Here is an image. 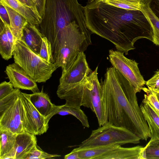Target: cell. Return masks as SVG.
<instances>
[{
    "instance_id": "obj_4",
    "label": "cell",
    "mask_w": 159,
    "mask_h": 159,
    "mask_svg": "<svg viewBox=\"0 0 159 159\" xmlns=\"http://www.w3.org/2000/svg\"><path fill=\"white\" fill-rule=\"evenodd\" d=\"M97 66L95 70L79 84L65 87L58 86V97L65 99L66 106L91 109L95 114L99 127L107 123L102 88L98 76Z\"/></svg>"
},
{
    "instance_id": "obj_42",
    "label": "cell",
    "mask_w": 159,
    "mask_h": 159,
    "mask_svg": "<svg viewBox=\"0 0 159 159\" xmlns=\"http://www.w3.org/2000/svg\"><path fill=\"white\" fill-rule=\"evenodd\" d=\"M88 2H91L92 1V0H88Z\"/></svg>"
},
{
    "instance_id": "obj_23",
    "label": "cell",
    "mask_w": 159,
    "mask_h": 159,
    "mask_svg": "<svg viewBox=\"0 0 159 159\" xmlns=\"http://www.w3.org/2000/svg\"><path fill=\"white\" fill-rule=\"evenodd\" d=\"M13 48L7 36L6 27L0 31V53L4 59L8 60L13 56Z\"/></svg>"
},
{
    "instance_id": "obj_9",
    "label": "cell",
    "mask_w": 159,
    "mask_h": 159,
    "mask_svg": "<svg viewBox=\"0 0 159 159\" xmlns=\"http://www.w3.org/2000/svg\"><path fill=\"white\" fill-rule=\"evenodd\" d=\"M109 53V61L113 67L130 82L136 93L140 92L146 82L140 72L138 64L126 57L122 52L110 49Z\"/></svg>"
},
{
    "instance_id": "obj_12",
    "label": "cell",
    "mask_w": 159,
    "mask_h": 159,
    "mask_svg": "<svg viewBox=\"0 0 159 159\" xmlns=\"http://www.w3.org/2000/svg\"><path fill=\"white\" fill-rule=\"evenodd\" d=\"M93 71L89 68L84 52H80L67 71L62 73L58 86L65 87L79 84Z\"/></svg>"
},
{
    "instance_id": "obj_6",
    "label": "cell",
    "mask_w": 159,
    "mask_h": 159,
    "mask_svg": "<svg viewBox=\"0 0 159 159\" xmlns=\"http://www.w3.org/2000/svg\"><path fill=\"white\" fill-rule=\"evenodd\" d=\"M85 37L80 29L62 31L54 50V64L66 72L76 60L78 54L82 52Z\"/></svg>"
},
{
    "instance_id": "obj_35",
    "label": "cell",
    "mask_w": 159,
    "mask_h": 159,
    "mask_svg": "<svg viewBox=\"0 0 159 159\" xmlns=\"http://www.w3.org/2000/svg\"><path fill=\"white\" fill-rule=\"evenodd\" d=\"M24 5L32 8L35 11H37L36 7L32 0H17ZM39 14V13H38Z\"/></svg>"
},
{
    "instance_id": "obj_34",
    "label": "cell",
    "mask_w": 159,
    "mask_h": 159,
    "mask_svg": "<svg viewBox=\"0 0 159 159\" xmlns=\"http://www.w3.org/2000/svg\"><path fill=\"white\" fill-rule=\"evenodd\" d=\"M5 26L6 30L7 36L13 48V47L15 43V42L14 40L13 34L11 31L10 27L8 25H5Z\"/></svg>"
},
{
    "instance_id": "obj_19",
    "label": "cell",
    "mask_w": 159,
    "mask_h": 159,
    "mask_svg": "<svg viewBox=\"0 0 159 159\" xmlns=\"http://www.w3.org/2000/svg\"><path fill=\"white\" fill-rule=\"evenodd\" d=\"M2 3L5 5L9 14L10 22V28L16 42L21 39L24 29L29 22L18 12L7 5Z\"/></svg>"
},
{
    "instance_id": "obj_5",
    "label": "cell",
    "mask_w": 159,
    "mask_h": 159,
    "mask_svg": "<svg viewBox=\"0 0 159 159\" xmlns=\"http://www.w3.org/2000/svg\"><path fill=\"white\" fill-rule=\"evenodd\" d=\"M13 56L14 62L21 67L36 82L45 83L58 68L31 50L21 40L15 42Z\"/></svg>"
},
{
    "instance_id": "obj_36",
    "label": "cell",
    "mask_w": 159,
    "mask_h": 159,
    "mask_svg": "<svg viewBox=\"0 0 159 159\" xmlns=\"http://www.w3.org/2000/svg\"><path fill=\"white\" fill-rule=\"evenodd\" d=\"M65 159H80L77 152L74 149L70 153L65 156Z\"/></svg>"
},
{
    "instance_id": "obj_3",
    "label": "cell",
    "mask_w": 159,
    "mask_h": 159,
    "mask_svg": "<svg viewBox=\"0 0 159 159\" xmlns=\"http://www.w3.org/2000/svg\"><path fill=\"white\" fill-rule=\"evenodd\" d=\"M83 6L78 0H46L44 14L39 25L44 37L51 43L53 52L63 31L80 28L85 34L86 44H92L91 33L86 26Z\"/></svg>"
},
{
    "instance_id": "obj_16",
    "label": "cell",
    "mask_w": 159,
    "mask_h": 159,
    "mask_svg": "<svg viewBox=\"0 0 159 159\" xmlns=\"http://www.w3.org/2000/svg\"><path fill=\"white\" fill-rule=\"evenodd\" d=\"M140 107L151 133L150 141L159 140V115L145 97Z\"/></svg>"
},
{
    "instance_id": "obj_31",
    "label": "cell",
    "mask_w": 159,
    "mask_h": 159,
    "mask_svg": "<svg viewBox=\"0 0 159 159\" xmlns=\"http://www.w3.org/2000/svg\"><path fill=\"white\" fill-rule=\"evenodd\" d=\"M159 19V0H143Z\"/></svg>"
},
{
    "instance_id": "obj_29",
    "label": "cell",
    "mask_w": 159,
    "mask_h": 159,
    "mask_svg": "<svg viewBox=\"0 0 159 159\" xmlns=\"http://www.w3.org/2000/svg\"><path fill=\"white\" fill-rule=\"evenodd\" d=\"M12 84L9 81H4L0 84V99L11 93L14 90Z\"/></svg>"
},
{
    "instance_id": "obj_7",
    "label": "cell",
    "mask_w": 159,
    "mask_h": 159,
    "mask_svg": "<svg viewBox=\"0 0 159 159\" xmlns=\"http://www.w3.org/2000/svg\"><path fill=\"white\" fill-rule=\"evenodd\" d=\"M140 140L138 136L126 128L107 123L92 130L89 136L78 146L87 148L109 144L121 145L138 143Z\"/></svg>"
},
{
    "instance_id": "obj_21",
    "label": "cell",
    "mask_w": 159,
    "mask_h": 159,
    "mask_svg": "<svg viewBox=\"0 0 159 159\" xmlns=\"http://www.w3.org/2000/svg\"><path fill=\"white\" fill-rule=\"evenodd\" d=\"M141 11L150 23L153 34V42L159 46V19L153 13L148 5L143 1L141 3Z\"/></svg>"
},
{
    "instance_id": "obj_41",
    "label": "cell",
    "mask_w": 159,
    "mask_h": 159,
    "mask_svg": "<svg viewBox=\"0 0 159 159\" xmlns=\"http://www.w3.org/2000/svg\"><path fill=\"white\" fill-rule=\"evenodd\" d=\"M157 96L158 100L159 101V93H155Z\"/></svg>"
},
{
    "instance_id": "obj_14",
    "label": "cell",
    "mask_w": 159,
    "mask_h": 159,
    "mask_svg": "<svg viewBox=\"0 0 159 159\" xmlns=\"http://www.w3.org/2000/svg\"><path fill=\"white\" fill-rule=\"evenodd\" d=\"M26 96L37 110L43 116L48 123L51 118L59 110L61 106H57L51 102L48 95L43 91V89L41 91L33 93L28 94L25 93Z\"/></svg>"
},
{
    "instance_id": "obj_15",
    "label": "cell",
    "mask_w": 159,
    "mask_h": 159,
    "mask_svg": "<svg viewBox=\"0 0 159 159\" xmlns=\"http://www.w3.org/2000/svg\"><path fill=\"white\" fill-rule=\"evenodd\" d=\"M35 135L24 131L17 134L15 147V159H25L37 145Z\"/></svg>"
},
{
    "instance_id": "obj_32",
    "label": "cell",
    "mask_w": 159,
    "mask_h": 159,
    "mask_svg": "<svg viewBox=\"0 0 159 159\" xmlns=\"http://www.w3.org/2000/svg\"><path fill=\"white\" fill-rule=\"evenodd\" d=\"M36 6L37 11L42 18L45 9L46 0H32Z\"/></svg>"
},
{
    "instance_id": "obj_38",
    "label": "cell",
    "mask_w": 159,
    "mask_h": 159,
    "mask_svg": "<svg viewBox=\"0 0 159 159\" xmlns=\"http://www.w3.org/2000/svg\"><path fill=\"white\" fill-rule=\"evenodd\" d=\"M152 77L154 78H159V71H156V73Z\"/></svg>"
},
{
    "instance_id": "obj_11",
    "label": "cell",
    "mask_w": 159,
    "mask_h": 159,
    "mask_svg": "<svg viewBox=\"0 0 159 159\" xmlns=\"http://www.w3.org/2000/svg\"><path fill=\"white\" fill-rule=\"evenodd\" d=\"M20 95L24 108V131L35 135L46 132L48 128L46 119L39 112L25 93L21 92Z\"/></svg>"
},
{
    "instance_id": "obj_30",
    "label": "cell",
    "mask_w": 159,
    "mask_h": 159,
    "mask_svg": "<svg viewBox=\"0 0 159 159\" xmlns=\"http://www.w3.org/2000/svg\"><path fill=\"white\" fill-rule=\"evenodd\" d=\"M0 20L5 25L10 27V22L9 14L4 4L0 2Z\"/></svg>"
},
{
    "instance_id": "obj_27",
    "label": "cell",
    "mask_w": 159,
    "mask_h": 159,
    "mask_svg": "<svg viewBox=\"0 0 159 159\" xmlns=\"http://www.w3.org/2000/svg\"><path fill=\"white\" fill-rule=\"evenodd\" d=\"M36 146L25 157V159H46L59 157L60 155L48 153Z\"/></svg>"
},
{
    "instance_id": "obj_2",
    "label": "cell",
    "mask_w": 159,
    "mask_h": 159,
    "mask_svg": "<svg viewBox=\"0 0 159 159\" xmlns=\"http://www.w3.org/2000/svg\"><path fill=\"white\" fill-rule=\"evenodd\" d=\"M100 82L107 123L125 128L147 141L151 133L130 82L113 67L107 68Z\"/></svg>"
},
{
    "instance_id": "obj_40",
    "label": "cell",
    "mask_w": 159,
    "mask_h": 159,
    "mask_svg": "<svg viewBox=\"0 0 159 159\" xmlns=\"http://www.w3.org/2000/svg\"><path fill=\"white\" fill-rule=\"evenodd\" d=\"M106 0H92V1H98V2H104V1H105ZM91 1V2H92Z\"/></svg>"
},
{
    "instance_id": "obj_22",
    "label": "cell",
    "mask_w": 159,
    "mask_h": 159,
    "mask_svg": "<svg viewBox=\"0 0 159 159\" xmlns=\"http://www.w3.org/2000/svg\"><path fill=\"white\" fill-rule=\"evenodd\" d=\"M62 116L71 115L77 118L84 127L88 128L89 125L88 117L80 108H76L61 105V107L56 113Z\"/></svg>"
},
{
    "instance_id": "obj_28",
    "label": "cell",
    "mask_w": 159,
    "mask_h": 159,
    "mask_svg": "<svg viewBox=\"0 0 159 159\" xmlns=\"http://www.w3.org/2000/svg\"><path fill=\"white\" fill-rule=\"evenodd\" d=\"M142 90L146 93L144 94V97L159 115V101L156 93L149 89L145 88L143 87Z\"/></svg>"
},
{
    "instance_id": "obj_18",
    "label": "cell",
    "mask_w": 159,
    "mask_h": 159,
    "mask_svg": "<svg viewBox=\"0 0 159 159\" xmlns=\"http://www.w3.org/2000/svg\"><path fill=\"white\" fill-rule=\"evenodd\" d=\"M24 16L30 24L39 25L42 18L32 8L20 2L17 0H0Z\"/></svg>"
},
{
    "instance_id": "obj_26",
    "label": "cell",
    "mask_w": 159,
    "mask_h": 159,
    "mask_svg": "<svg viewBox=\"0 0 159 159\" xmlns=\"http://www.w3.org/2000/svg\"><path fill=\"white\" fill-rule=\"evenodd\" d=\"M39 55L48 62L54 64L51 43L45 37H43V38Z\"/></svg>"
},
{
    "instance_id": "obj_39",
    "label": "cell",
    "mask_w": 159,
    "mask_h": 159,
    "mask_svg": "<svg viewBox=\"0 0 159 159\" xmlns=\"http://www.w3.org/2000/svg\"><path fill=\"white\" fill-rule=\"evenodd\" d=\"M152 91H153V92H155V93H159V87L158 88H157V89H156V90H154V91H153V90H152Z\"/></svg>"
},
{
    "instance_id": "obj_13",
    "label": "cell",
    "mask_w": 159,
    "mask_h": 159,
    "mask_svg": "<svg viewBox=\"0 0 159 159\" xmlns=\"http://www.w3.org/2000/svg\"><path fill=\"white\" fill-rule=\"evenodd\" d=\"M14 88L39 91L36 82L19 65L14 62L6 66L5 71Z\"/></svg>"
},
{
    "instance_id": "obj_8",
    "label": "cell",
    "mask_w": 159,
    "mask_h": 159,
    "mask_svg": "<svg viewBox=\"0 0 159 159\" xmlns=\"http://www.w3.org/2000/svg\"><path fill=\"white\" fill-rule=\"evenodd\" d=\"M80 159H142L144 147L137 146L124 148L118 144L91 147H78L73 149Z\"/></svg>"
},
{
    "instance_id": "obj_10",
    "label": "cell",
    "mask_w": 159,
    "mask_h": 159,
    "mask_svg": "<svg viewBox=\"0 0 159 159\" xmlns=\"http://www.w3.org/2000/svg\"><path fill=\"white\" fill-rule=\"evenodd\" d=\"M20 93L0 112V129L17 134L24 131L23 125L24 108Z\"/></svg>"
},
{
    "instance_id": "obj_24",
    "label": "cell",
    "mask_w": 159,
    "mask_h": 159,
    "mask_svg": "<svg viewBox=\"0 0 159 159\" xmlns=\"http://www.w3.org/2000/svg\"><path fill=\"white\" fill-rule=\"evenodd\" d=\"M142 159H159V140L149 141L144 147Z\"/></svg>"
},
{
    "instance_id": "obj_17",
    "label": "cell",
    "mask_w": 159,
    "mask_h": 159,
    "mask_svg": "<svg viewBox=\"0 0 159 159\" xmlns=\"http://www.w3.org/2000/svg\"><path fill=\"white\" fill-rule=\"evenodd\" d=\"M43 37L36 25L28 22L24 29L21 40L31 50L39 55Z\"/></svg>"
},
{
    "instance_id": "obj_33",
    "label": "cell",
    "mask_w": 159,
    "mask_h": 159,
    "mask_svg": "<svg viewBox=\"0 0 159 159\" xmlns=\"http://www.w3.org/2000/svg\"><path fill=\"white\" fill-rule=\"evenodd\" d=\"M145 84L148 89L154 91L159 87V78L152 77L146 82Z\"/></svg>"
},
{
    "instance_id": "obj_25",
    "label": "cell",
    "mask_w": 159,
    "mask_h": 159,
    "mask_svg": "<svg viewBox=\"0 0 159 159\" xmlns=\"http://www.w3.org/2000/svg\"><path fill=\"white\" fill-rule=\"evenodd\" d=\"M103 2L121 8L131 10H141V3L127 0H106Z\"/></svg>"
},
{
    "instance_id": "obj_20",
    "label": "cell",
    "mask_w": 159,
    "mask_h": 159,
    "mask_svg": "<svg viewBox=\"0 0 159 159\" xmlns=\"http://www.w3.org/2000/svg\"><path fill=\"white\" fill-rule=\"evenodd\" d=\"M17 134L0 129V159L9 152L15 150Z\"/></svg>"
},
{
    "instance_id": "obj_37",
    "label": "cell",
    "mask_w": 159,
    "mask_h": 159,
    "mask_svg": "<svg viewBox=\"0 0 159 159\" xmlns=\"http://www.w3.org/2000/svg\"><path fill=\"white\" fill-rule=\"evenodd\" d=\"M128 0L130 1L133 2L141 3L143 2V0Z\"/></svg>"
},
{
    "instance_id": "obj_1",
    "label": "cell",
    "mask_w": 159,
    "mask_h": 159,
    "mask_svg": "<svg viewBox=\"0 0 159 159\" xmlns=\"http://www.w3.org/2000/svg\"><path fill=\"white\" fill-rule=\"evenodd\" d=\"M86 26L94 34L111 42L126 55L135 49V43L145 38L153 42L152 29L141 10H131L102 2H88L83 7Z\"/></svg>"
}]
</instances>
